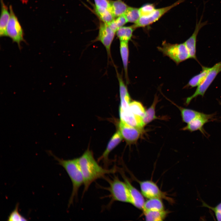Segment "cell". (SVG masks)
I'll list each match as a JSON object with an SVG mask.
<instances>
[{
  "mask_svg": "<svg viewBox=\"0 0 221 221\" xmlns=\"http://www.w3.org/2000/svg\"><path fill=\"white\" fill-rule=\"evenodd\" d=\"M127 22L124 15H122L115 19L110 23L108 24L110 28L116 33L117 30Z\"/></svg>",
  "mask_w": 221,
  "mask_h": 221,
  "instance_id": "cell-29",
  "label": "cell"
},
{
  "mask_svg": "<svg viewBox=\"0 0 221 221\" xmlns=\"http://www.w3.org/2000/svg\"><path fill=\"white\" fill-rule=\"evenodd\" d=\"M1 13L0 19V36L7 37L6 28L10 17V12L8 7L4 3L3 0H0Z\"/></svg>",
  "mask_w": 221,
  "mask_h": 221,
  "instance_id": "cell-17",
  "label": "cell"
},
{
  "mask_svg": "<svg viewBox=\"0 0 221 221\" xmlns=\"http://www.w3.org/2000/svg\"><path fill=\"white\" fill-rule=\"evenodd\" d=\"M129 109L134 114L142 118L145 114L146 110L142 104L137 101H131L129 106Z\"/></svg>",
  "mask_w": 221,
  "mask_h": 221,
  "instance_id": "cell-28",
  "label": "cell"
},
{
  "mask_svg": "<svg viewBox=\"0 0 221 221\" xmlns=\"http://www.w3.org/2000/svg\"><path fill=\"white\" fill-rule=\"evenodd\" d=\"M203 14L198 21L197 17L194 31L192 35L184 42L188 52L190 58L196 60H197L196 55L197 36L200 29L208 24L207 21H202L203 16Z\"/></svg>",
  "mask_w": 221,
  "mask_h": 221,
  "instance_id": "cell-12",
  "label": "cell"
},
{
  "mask_svg": "<svg viewBox=\"0 0 221 221\" xmlns=\"http://www.w3.org/2000/svg\"><path fill=\"white\" fill-rule=\"evenodd\" d=\"M94 11L100 21L108 24L115 18L110 10L94 6Z\"/></svg>",
  "mask_w": 221,
  "mask_h": 221,
  "instance_id": "cell-22",
  "label": "cell"
},
{
  "mask_svg": "<svg viewBox=\"0 0 221 221\" xmlns=\"http://www.w3.org/2000/svg\"><path fill=\"white\" fill-rule=\"evenodd\" d=\"M215 113L210 114L203 113L187 124L186 126L182 129L183 130H187L190 132L199 130L204 136L208 135L204 128V125L206 123L215 121Z\"/></svg>",
  "mask_w": 221,
  "mask_h": 221,
  "instance_id": "cell-10",
  "label": "cell"
},
{
  "mask_svg": "<svg viewBox=\"0 0 221 221\" xmlns=\"http://www.w3.org/2000/svg\"><path fill=\"white\" fill-rule=\"evenodd\" d=\"M110 10L115 17L125 14L129 6L122 0H110Z\"/></svg>",
  "mask_w": 221,
  "mask_h": 221,
  "instance_id": "cell-19",
  "label": "cell"
},
{
  "mask_svg": "<svg viewBox=\"0 0 221 221\" xmlns=\"http://www.w3.org/2000/svg\"><path fill=\"white\" fill-rule=\"evenodd\" d=\"M19 204L15 206L14 209L11 212L7 220L9 221H27V219L22 216L19 211Z\"/></svg>",
  "mask_w": 221,
  "mask_h": 221,
  "instance_id": "cell-30",
  "label": "cell"
},
{
  "mask_svg": "<svg viewBox=\"0 0 221 221\" xmlns=\"http://www.w3.org/2000/svg\"><path fill=\"white\" fill-rule=\"evenodd\" d=\"M120 120L128 125L142 130L145 126L142 117L134 114L128 108L119 109Z\"/></svg>",
  "mask_w": 221,
  "mask_h": 221,
  "instance_id": "cell-15",
  "label": "cell"
},
{
  "mask_svg": "<svg viewBox=\"0 0 221 221\" xmlns=\"http://www.w3.org/2000/svg\"><path fill=\"white\" fill-rule=\"evenodd\" d=\"M94 1L95 6L110 10V0H94Z\"/></svg>",
  "mask_w": 221,
  "mask_h": 221,
  "instance_id": "cell-33",
  "label": "cell"
},
{
  "mask_svg": "<svg viewBox=\"0 0 221 221\" xmlns=\"http://www.w3.org/2000/svg\"><path fill=\"white\" fill-rule=\"evenodd\" d=\"M186 0H178L171 5L158 9H156L153 13L147 17H141L138 21L133 25L136 29L150 25L159 20L171 9Z\"/></svg>",
  "mask_w": 221,
  "mask_h": 221,
  "instance_id": "cell-9",
  "label": "cell"
},
{
  "mask_svg": "<svg viewBox=\"0 0 221 221\" xmlns=\"http://www.w3.org/2000/svg\"><path fill=\"white\" fill-rule=\"evenodd\" d=\"M157 48L165 56L168 57L177 64L190 58L184 43L172 44L164 41Z\"/></svg>",
  "mask_w": 221,
  "mask_h": 221,
  "instance_id": "cell-4",
  "label": "cell"
},
{
  "mask_svg": "<svg viewBox=\"0 0 221 221\" xmlns=\"http://www.w3.org/2000/svg\"><path fill=\"white\" fill-rule=\"evenodd\" d=\"M200 73L193 76L188 81L186 87H194L199 86L204 80L209 71L211 68L202 66Z\"/></svg>",
  "mask_w": 221,
  "mask_h": 221,
  "instance_id": "cell-21",
  "label": "cell"
},
{
  "mask_svg": "<svg viewBox=\"0 0 221 221\" xmlns=\"http://www.w3.org/2000/svg\"><path fill=\"white\" fill-rule=\"evenodd\" d=\"M128 42L120 41V52L125 73L126 83H129L128 76V64L129 56Z\"/></svg>",
  "mask_w": 221,
  "mask_h": 221,
  "instance_id": "cell-18",
  "label": "cell"
},
{
  "mask_svg": "<svg viewBox=\"0 0 221 221\" xmlns=\"http://www.w3.org/2000/svg\"><path fill=\"white\" fill-rule=\"evenodd\" d=\"M118 130L128 144L135 143L139 138L142 130L127 124L120 120L118 124Z\"/></svg>",
  "mask_w": 221,
  "mask_h": 221,
  "instance_id": "cell-11",
  "label": "cell"
},
{
  "mask_svg": "<svg viewBox=\"0 0 221 221\" xmlns=\"http://www.w3.org/2000/svg\"><path fill=\"white\" fill-rule=\"evenodd\" d=\"M143 212L155 211L164 210V206L161 199L157 198L149 199L145 201L142 209Z\"/></svg>",
  "mask_w": 221,
  "mask_h": 221,
  "instance_id": "cell-20",
  "label": "cell"
},
{
  "mask_svg": "<svg viewBox=\"0 0 221 221\" xmlns=\"http://www.w3.org/2000/svg\"><path fill=\"white\" fill-rule=\"evenodd\" d=\"M118 170L128 187L130 196V204L136 208L142 210L145 202L144 196L132 184L123 171L119 169Z\"/></svg>",
  "mask_w": 221,
  "mask_h": 221,
  "instance_id": "cell-13",
  "label": "cell"
},
{
  "mask_svg": "<svg viewBox=\"0 0 221 221\" xmlns=\"http://www.w3.org/2000/svg\"><path fill=\"white\" fill-rule=\"evenodd\" d=\"M77 158L84 180L83 195L93 182L99 178H104L106 174H114L118 170L116 167L109 169L102 167L95 159L93 152L88 149Z\"/></svg>",
  "mask_w": 221,
  "mask_h": 221,
  "instance_id": "cell-1",
  "label": "cell"
},
{
  "mask_svg": "<svg viewBox=\"0 0 221 221\" xmlns=\"http://www.w3.org/2000/svg\"><path fill=\"white\" fill-rule=\"evenodd\" d=\"M139 183L141 193L144 197L148 199L153 198L163 199L170 203L174 202L173 199L167 196L165 192L162 191L153 181L145 180L139 181Z\"/></svg>",
  "mask_w": 221,
  "mask_h": 221,
  "instance_id": "cell-7",
  "label": "cell"
},
{
  "mask_svg": "<svg viewBox=\"0 0 221 221\" xmlns=\"http://www.w3.org/2000/svg\"><path fill=\"white\" fill-rule=\"evenodd\" d=\"M135 29L133 25L123 26L117 30L116 34L120 41L128 42L131 39Z\"/></svg>",
  "mask_w": 221,
  "mask_h": 221,
  "instance_id": "cell-23",
  "label": "cell"
},
{
  "mask_svg": "<svg viewBox=\"0 0 221 221\" xmlns=\"http://www.w3.org/2000/svg\"><path fill=\"white\" fill-rule=\"evenodd\" d=\"M158 101V98L156 96L152 104L146 111L145 114L142 118L145 126L152 121L158 118L156 115L155 110V107Z\"/></svg>",
  "mask_w": 221,
  "mask_h": 221,
  "instance_id": "cell-26",
  "label": "cell"
},
{
  "mask_svg": "<svg viewBox=\"0 0 221 221\" xmlns=\"http://www.w3.org/2000/svg\"><path fill=\"white\" fill-rule=\"evenodd\" d=\"M124 15L127 22L134 24L136 23L141 17L139 8L130 6Z\"/></svg>",
  "mask_w": 221,
  "mask_h": 221,
  "instance_id": "cell-27",
  "label": "cell"
},
{
  "mask_svg": "<svg viewBox=\"0 0 221 221\" xmlns=\"http://www.w3.org/2000/svg\"><path fill=\"white\" fill-rule=\"evenodd\" d=\"M122 139L121 134L118 130L111 138L105 150L98 159V162L102 161L104 167L108 168V167L111 163L108 158L109 154L121 142Z\"/></svg>",
  "mask_w": 221,
  "mask_h": 221,
  "instance_id": "cell-14",
  "label": "cell"
},
{
  "mask_svg": "<svg viewBox=\"0 0 221 221\" xmlns=\"http://www.w3.org/2000/svg\"><path fill=\"white\" fill-rule=\"evenodd\" d=\"M147 221H159L163 220L168 214V211H149L143 212Z\"/></svg>",
  "mask_w": 221,
  "mask_h": 221,
  "instance_id": "cell-25",
  "label": "cell"
},
{
  "mask_svg": "<svg viewBox=\"0 0 221 221\" xmlns=\"http://www.w3.org/2000/svg\"><path fill=\"white\" fill-rule=\"evenodd\" d=\"M202 207H206L212 211L218 221H221V202L215 207H211L201 200Z\"/></svg>",
  "mask_w": 221,
  "mask_h": 221,
  "instance_id": "cell-32",
  "label": "cell"
},
{
  "mask_svg": "<svg viewBox=\"0 0 221 221\" xmlns=\"http://www.w3.org/2000/svg\"><path fill=\"white\" fill-rule=\"evenodd\" d=\"M221 72V61L215 64L211 69L203 82L198 86L194 93L186 99L185 104L188 105L192 100L199 96L203 97L217 75Z\"/></svg>",
  "mask_w": 221,
  "mask_h": 221,
  "instance_id": "cell-6",
  "label": "cell"
},
{
  "mask_svg": "<svg viewBox=\"0 0 221 221\" xmlns=\"http://www.w3.org/2000/svg\"><path fill=\"white\" fill-rule=\"evenodd\" d=\"M104 179L109 184L108 187H101L102 188L110 192L108 197L110 198V200L107 206L108 208L110 207L115 201L130 204L129 191L124 181V182L120 180L118 177L115 175L112 179L106 176Z\"/></svg>",
  "mask_w": 221,
  "mask_h": 221,
  "instance_id": "cell-3",
  "label": "cell"
},
{
  "mask_svg": "<svg viewBox=\"0 0 221 221\" xmlns=\"http://www.w3.org/2000/svg\"><path fill=\"white\" fill-rule=\"evenodd\" d=\"M47 152L58 161L59 165L64 169L72 182V189L68 205L69 207L73 204L75 199L77 197L79 190L84 184L83 178L78 158L64 160L58 157L50 151Z\"/></svg>",
  "mask_w": 221,
  "mask_h": 221,
  "instance_id": "cell-2",
  "label": "cell"
},
{
  "mask_svg": "<svg viewBox=\"0 0 221 221\" xmlns=\"http://www.w3.org/2000/svg\"><path fill=\"white\" fill-rule=\"evenodd\" d=\"M180 110L182 121L187 124L200 115L202 112L177 106Z\"/></svg>",
  "mask_w": 221,
  "mask_h": 221,
  "instance_id": "cell-24",
  "label": "cell"
},
{
  "mask_svg": "<svg viewBox=\"0 0 221 221\" xmlns=\"http://www.w3.org/2000/svg\"><path fill=\"white\" fill-rule=\"evenodd\" d=\"M115 33L108 24L100 21L98 36L93 41L102 43L105 48L108 59L110 58L112 60L111 47Z\"/></svg>",
  "mask_w": 221,
  "mask_h": 221,
  "instance_id": "cell-8",
  "label": "cell"
},
{
  "mask_svg": "<svg viewBox=\"0 0 221 221\" xmlns=\"http://www.w3.org/2000/svg\"><path fill=\"white\" fill-rule=\"evenodd\" d=\"M156 9L152 4L148 3L139 8L141 17H147L150 16Z\"/></svg>",
  "mask_w": 221,
  "mask_h": 221,
  "instance_id": "cell-31",
  "label": "cell"
},
{
  "mask_svg": "<svg viewBox=\"0 0 221 221\" xmlns=\"http://www.w3.org/2000/svg\"><path fill=\"white\" fill-rule=\"evenodd\" d=\"M119 85V91L120 99L119 109L125 110L129 107L131 102L130 95L122 76L116 70Z\"/></svg>",
  "mask_w": 221,
  "mask_h": 221,
  "instance_id": "cell-16",
  "label": "cell"
},
{
  "mask_svg": "<svg viewBox=\"0 0 221 221\" xmlns=\"http://www.w3.org/2000/svg\"></svg>",
  "mask_w": 221,
  "mask_h": 221,
  "instance_id": "cell-34",
  "label": "cell"
},
{
  "mask_svg": "<svg viewBox=\"0 0 221 221\" xmlns=\"http://www.w3.org/2000/svg\"><path fill=\"white\" fill-rule=\"evenodd\" d=\"M9 10L10 17L6 28L7 36L12 40L13 42L17 44L20 49L21 43L25 41L23 30L11 5L9 6Z\"/></svg>",
  "mask_w": 221,
  "mask_h": 221,
  "instance_id": "cell-5",
  "label": "cell"
}]
</instances>
